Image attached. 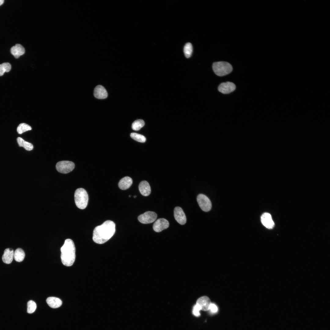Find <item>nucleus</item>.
Returning <instances> with one entry per match:
<instances>
[{"label": "nucleus", "instance_id": "29", "mask_svg": "<svg viewBox=\"0 0 330 330\" xmlns=\"http://www.w3.org/2000/svg\"><path fill=\"white\" fill-rule=\"evenodd\" d=\"M4 1V0H0V6L1 5L3 4Z\"/></svg>", "mask_w": 330, "mask_h": 330}, {"label": "nucleus", "instance_id": "25", "mask_svg": "<svg viewBox=\"0 0 330 330\" xmlns=\"http://www.w3.org/2000/svg\"><path fill=\"white\" fill-rule=\"evenodd\" d=\"M130 136L134 140L139 142L144 143L146 140V138L144 136L137 133H131Z\"/></svg>", "mask_w": 330, "mask_h": 330}, {"label": "nucleus", "instance_id": "16", "mask_svg": "<svg viewBox=\"0 0 330 330\" xmlns=\"http://www.w3.org/2000/svg\"><path fill=\"white\" fill-rule=\"evenodd\" d=\"M10 52L15 58H18L24 53L25 50L21 45L17 44L11 47Z\"/></svg>", "mask_w": 330, "mask_h": 330}, {"label": "nucleus", "instance_id": "18", "mask_svg": "<svg viewBox=\"0 0 330 330\" xmlns=\"http://www.w3.org/2000/svg\"><path fill=\"white\" fill-rule=\"evenodd\" d=\"M46 302L48 305L53 308H58L61 305L62 301L59 298L54 297H48Z\"/></svg>", "mask_w": 330, "mask_h": 330}, {"label": "nucleus", "instance_id": "30", "mask_svg": "<svg viewBox=\"0 0 330 330\" xmlns=\"http://www.w3.org/2000/svg\"><path fill=\"white\" fill-rule=\"evenodd\" d=\"M136 197V196H134V198H135Z\"/></svg>", "mask_w": 330, "mask_h": 330}, {"label": "nucleus", "instance_id": "5", "mask_svg": "<svg viewBox=\"0 0 330 330\" xmlns=\"http://www.w3.org/2000/svg\"><path fill=\"white\" fill-rule=\"evenodd\" d=\"M75 167L74 163L69 161H62L58 162L56 164V168L59 172L67 174L72 171Z\"/></svg>", "mask_w": 330, "mask_h": 330}, {"label": "nucleus", "instance_id": "2", "mask_svg": "<svg viewBox=\"0 0 330 330\" xmlns=\"http://www.w3.org/2000/svg\"><path fill=\"white\" fill-rule=\"evenodd\" d=\"M61 259L63 264L67 266H72L75 258V248L74 243L70 239L65 240L61 248Z\"/></svg>", "mask_w": 330, "mask_h": 330}, {"label": "nucleus", "instance_id": "23", "mask_svg": "<svg viewBox=\"0 0 330 330\" xmlns=\"http://www.w3.org/2000/svg\"><path fill=\"white\" fill-rule=\"evenodd\" d=\"M31 130V127L25 123H21L19 125L17 128V131L19 134Z\"/></svg>", "mask_w": 330, "mask_h": 330}, {"label": "nucleus", "instance_id": "6", "mask_svg": "<svg viewBox=\"0 0 330 330\" xmlns=\"http://www.w3.org/2000/svg\"><path fill=\"white\" fill-rule=\"evenodd\" d=\"M197 200L200 207L203 211L207 212L210 210L211 203L207 196L203 194H199L197 197Z\"/></svg>", "mask_w": 330, "mask_h": 330}, {"label": "nucleus", "instance_id": "24", "mask_svg": "<svg viewBox=\"0 0 330 330\" xmlns=\"http://www.w3.org/2000/svg\"><path fill=\"white\" fill-rule=\"evenodd\" d=\"M11 66L9 63H4L0 64V76H2L5 72H8L11 70Z\"/></svg>", "mask_w": 330, "mask_h": 330}, {"label": "nucleus", "instance_id": "20", "mask_svg": "<svg viewBox=\"0 0 330 330\" xmlns=\"http://www.w3.org/2000/svg\"><path fill=\"white\" fill-rule=\"evenodd\" d=\"M25 256L24 250L21 248H18L14 252V258L16 261L21 262L23 261Z\"/></svg>", "mask_w": 330, "mask_h": 330}, {"label": "nucleus", "instance_id": "27", "mask_svg": "<svg viewBox=\"0 0 330 330\" xmlns=\"http://www.w3.org/2000/svg\"><path fill=\"white\" fill-rule=\"evenodd\" d=\"M201 310V308L199 305L196 304L195 305L193 308V314L196 317H198L200 316V311Z\"/></svg>", "mask_w": 330, "mask_h": 330}, {"label": "nucleus", "instance_id": "15", "mask_svg": "<svg viewBox=\"0 0 330 330\" xmlns=\"http://www.w3.org/2000/svg\"><path fill=\"white\" fill-rule=\"evenodd\" d=\"M14 252L12 249L7 248L5 249L2 257L3 262L7 264L11 263L14 257Z\"/></svg>", "mask_w": 330, "mask_h": 330}, {"label": "nucleus", "instance_id": "4", "mask_svg": "<svg viewBox=\"0 0 330 330\" xmlns=\"http://www.w3.org/2000/svg\"><path fill=\"white\" fill-rule=\"evenodd\" d=\"M212 69L218 76H222L230 73L233 70V67L229 63L225 61H218L214 63Z\"/></svg>", "mask_w": 330, "mask_h": 330}, {"label": "nucleus", "instance_id": "9", "mask_svg": "<svg viewBox=\"0 0 330 330\" xmlns=\"http://www.w3.org/2000/svg\"><path fill=\"white\" fill-rule=\"evenodd\" d=\"M169 225V222L167 220L164 218H160L154 223L153 228L155 231L160 232L167 228Z\"/></svg>", "mask_w": 330, "mask_h": 330}, {"label": "nucleus", "instance_id": "10", "mask_svg": "<svg viewBox=\"0 0 330 330\" xmlns=\"http://www.w3.org/2000/svg\"><path fill=\"white\" fill-rule=\"evenodd\" d=\"M174 216L175 220L180 224L183 225L186 223L185 215L181 207H177L174 208Z\"/></svg>", "mask_w": 330, "mask_h": 330}, {"label": "nucleus", "instance_id": "7", "mask_svg": "<svg viewBox=\"0 0 330 330\" xmlns=\"http://www.w3.org/2000/svg\"><path fill=\"white\" fill-rule=\"evenodd\" d=\"M157 217V215L155 212L148 211L139 215L138 219L140 222L146 224L153 222L156 220Z\"/></svg>", "mask_w": 330, "mask_h": 330}, {"label": "nucleus", "instance_id": "21", "mask_svg": "<svg viewBox=\"0 0 330 330\" xmlns=\"http://www.w3.org/2000/svg\"><path fill=\"white\" fill-rule=\"evenodd\" d=\"M145 125L144 121L141 119L136 120L132 124V128L135 131L140 130Z\"/></svg>", "mask_w": 330, "mask_h": 330}, {"label": "nucleus", "instance_id": "8", "mask_svg": "<svg viewBox=\"0 0 330 330\" xmlns=\"http://www.w3.org/2000/svg\"><path fill=\"white\" fill-rule=\"evenodd\" d=\"M236 86L232 82H227L221 83L218 86V90L221 93L227 94L233 91L236 89Z\"/></svg>", "mask_w": 330, "mask_h": 330}, {"label": "nucleus", "instance_id": "22", "mask_svg": "<svg viewBox=\"0 0 330 330\" xmlns=\"http://www.w3.org/2000/svg\"><path fill=\"white\" fill-rule=\"evenodd\" d=\"M193 50V46L191 43L189 42L185 44L184 48V52L186 58H189L191 56Z\"/></svg>", "mask_w": 330, "mask_h": 330}, {"label": "nucleus", "instance_id": "17", "mask_svg": "<svg viewBox=\"0 0 330 330\" xmlns=\"http://www.w3.org/2000/svg\"><path fill=\"white\" fill-rule=\"evenodd\" d=\"M133 183L132 178L128 176L125 177L119 181L118 185L121 189L126 190L130 188Z\"/></svg>", "mask_w": 330, "mask_h": 330}, {"label": "nucleus", "instance_id": "11", "mask_svg": "<svg viewBox=\"0 0 330 330\" xmlns=\"http://www.w3.org/2000/svg\"><path fill=\"white\" fill-rule=\"evenodd\" d=\"M261 220L263 225L268 229H272L274 226V222L271 215L269 213H263L261 216Z\"/></svg>", "mask_w": 330, "mask_h": 330}, {"label": "nucleus", "instance_id": "1", "mask_svg": "<svg viewBox=\"0 0 330 330\" xmlns=\"http://www.w3.org/2000/svg\"><path fill=\"white\" fill-rule=\"evenodd\" d=\"M115 224L112 221L107 220L102 225L96 227L93 231V240L98 244H103L109 240L116 231Z\"/></svg>", "mask_w": 330, "mask_h": 330}, {"label": "nucleus", "instance_id": "14", "mask_svg": "<svg viewBox=\"0 0 330 330\" xmlns=\"http://www.w3.org/2000/svg\"><path fill=\"white\" fill-rule=\"evenodd\" d=\"M139 189L141 193L145 196H147L151 192L150 186L146 181H143L140 182L139 185Z\"/></svg>", "mask_w": 330, "mask_h": 330}, {"label": "nucleus", "instance_id": "28", "mask_svg": "<svg viewBox=\"0 0 330 330\" xmlns=\"http://www.w3.org/2000/svg\"><path fill=\"white\" fill-rule=\"evenodd\" d=\"M209 310L212 313H215L217 312L218 308L215 304L211 303L210 305Z\"/></svg>", "mask_w": 330, "mask_h": 330}, {"label": "nucleus", "instance_id": "19", "mask_svg": "<svg viewBox=\"0 0 330 330\" xmlns=\"http://www.w3.org/2000/svg\"><path fill=\"white\" fill-rule=\"evenodd\" d=\"M17 141L19 146L24 147L26 150L31 151L33 148V146L32 144L25 141L20 137L17 138Z\"/></svg>", "mask_w": 330, "mask_h": 330}, {"label": "nucleus", "instance_id": "3", "mask_svg": "<svg viewBox=\"0 0 330 330\" xmlns=\"http://www.w3.org/2000/svg\"><path fill=\"white\" fill-rule=\"evenodd\" d=\"M75 204L77 207L81 209L86 208L87 205L88 196L87 192L83 188L77 189L74 194Z\"/></svg>", "mask_w": 330, "mask_h": 330}, {"label": "nucleus", "instance_id": "13", "mask_svg": "<svg viewBox=\"0 0 330 330\" xmlns=\"http://www.w3.org/2000/svg\"><path fill=\"white\" fill-rule=\"evenodd\" d=\"M211 302L209 298L207 296H203L199 298L197 300L196 304L200 306L201 310L206 311L208 310Z\"/></svg>", "mask_w": 330, "mask_h": 330}, {"label": "nucleus", "instance_id": "12", "mask_svg": "<svg viewBox=\"0 0 330 330\" xmlns=\"http://www.w3.org/2000/svg\"><path fill=\"white\" fill-rule=\"evenodd\" d=\"M94 94L96 98L98 99H104L108 97V93L106 90L102 86H97L95 88Z\"/></svg>", "mask_w": 330, "mask_h": 330}, {"label": "nucleus", "instance_id": "26", "mask_svg": "<svg viewBox=\"0 0 330 330\" xmlns=\"http://www.w3.org/2000/svg\"><path fill=\"white\" fill-rule=\"evenodd\" d=\"M37 307L35 302L32 300H30L27 303V312L28 313L31 314L36 310Z\"/></svg>", "mask_w": 330, "mask_h": 330}, {"label": "nucleus", "instance_id": "31", "mask_svg": "<svg viewBox=\"0 0 330 330\" xmlns=\"http://www.w3.org/2000/svg\"><path fill=\"white\" fill-rule=\"evenodd\" d=\"M130 196H130V195H129V197H130Z\"/></svg>", "mask_w": 330, "mask_h": 330}]
</instances>
